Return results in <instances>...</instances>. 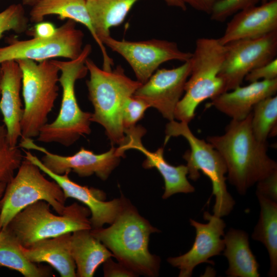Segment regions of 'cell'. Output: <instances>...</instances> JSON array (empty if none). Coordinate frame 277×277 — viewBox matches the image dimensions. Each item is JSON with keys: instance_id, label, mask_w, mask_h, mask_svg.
I'll return each mask as SVG.
<instances>
[{"instance_id": "6da1fadb", "label": "cell", "mask_w": 277, "mask_h": 277, "mask_svg": "<svg viewBox=\"0 0 277 277\" xmlns=\"http://www.w3.org/2000/svg\"><path fill=\"white\" fill-rule=\"evenodd\" d=\"M251 116V112L243 120H231L224 134L207 138L225 163L227 179L241 195L277 170L276 162L267 154V142L253 134Z\"/></svg>"}, {"instance_id": "7a4b0ae2", "label": "cell", "mask_w": 277, "mask_h": 277, "mask_svg": "<svg viewBox=\"0 0 277 277\" xmlns=\"http://www.w3.org/2000/svg\"><path fill=\"white\" fill-rule=\"evenodd\" d=\"M90 231L118 262L137 275L156 276L159 274L160 259L150 253L148 243L150 234L160 231L142 217L126 198L110 226Z\"/></svg>"}, {"instance_id": "3957f363", "label": "cell", "mask_w": 277, "mask_h": 277, "mask_svg": "<svg viewBox=\"0 0 277 277\" xmlns=\"http://www.w3.org/2000/svg\"><path fill=\"white\" fill-rule=\"evenodd\" d=\"M85 64L90 74L86 82L89 99L94 108L91 121L104 127L113 145H120L125 135L122 123L124 103L142 84L126 76L121 66L106 71L88 57Z\"/></svg>"}, {"instance_id": "277c9868", "label": "cell", "mask_w": 277, "mask_h": 277, "mask_svg": "<svg viewBox=\"0 0 277 277\" xmlns=\"http://www.w3.org/2000/svg\"><path fill=\"white\" fill-rule=\"evenodd\" d=\"M91 51V46L87 44L74 60H52L61 72L58 80L62 88L61 108L55 120L42 128L37 137L38 141L69 147L82 136L90 133L92 113L80 108L75 95V84L88 72L85 62Z\"/></svg>"}, {"instance_id": "5b68a950", "label": "cell", "mask_w": 277, "mask_h": 277, "mask_svg": "<svg viewBox=\"0 0 277 277\" xmlns=\"http://www.w3.org/2000/svg\"><path fill=\"white\" fill-rule=\"evenodd\" d=\"M225 52V45L218 38L201 37L196 40L190 58L191 72L185 85V94L175 109L174 118L189 124L201 103L225 92L219 73Z\"/></svg>"}, {"instance_id": "8992f818", "label": "cell", "mask_w": 277, "mask_h": 277, "mask_svg": "<svg viewBox=\"0 0 277 277\" xmlns=\"http://www.w3.org/2000/svg\"><path fill=\"white\" fill-rule=\"evenodd\" d=\"M22 72V96L24 103L21 138L37 137L48 123L58 96L60 69L52 60L37 62L16 61Z\"/></svg>"}, {"instance_id": "52a82bcc", "label": "cell", "mask_w": 277, "mask_h": 277, "mask_svg": "<svg viewBox=\"0 0 277 277\" xmlns=\"http://www.w3.org/2000/svg\"><path fill=\"white\" fill-rule=\"evenodd\" d=\"M50 206L45 201L36 202L16 214L5 227L25 248L41 240L91 229L87 207L74 203L57 215L50 211Z\"/></svg>"}, {"instance_id": "ba28073f", "label": "cell", "mask_w": 277, "mask_h": 277, "mask_svg": "<svg viewBox=\"0 0 277 277\" xmlns=\"http://www.w3.org/2000/svg\"><path fill=\"white\" fill-rule=\"evenodd\" d=\"M188 123L169 121L166 126V144L172 136H181L187 141L190 150L183 158L187 162L188 177L195 181L200 176L199 171L211 181L212 194L215 196L213 214L222 217L229 214L235 201L227 190L225 176L227 172L225 163L216 149L204 140L196 137L190 130Z\"/></svg>"}, {"instance_id": "9c48e42d", "label": "cell", "mask_w": 277, "mask_h": 277, "mask_svg": "<svg viewBox=\"0 0 277 277\" xmlns=\"http://www.w3.org/2000/svg\"><path fill=\"white\" fill-rule=\"evenodd\" d=\"M35 164L24 157L13 178L7 184L1 199L0 230L28 206L45 201L58 214L66 207L67 200L58 184L47 180Z\"/></svg>"}, {"instance_id": "30bf717a", "label": "cell", "mask_w": 277, "mask_h": 277, "mask_svg": "<svg viewBox=\"0 0 277 277\" xmlns=\"http://www.w3.org/2000/svg\"><path fill=\"white\" fill-rule=\"evenodd\" d=\"M75 22L68 19L57 28L51 37H34L27 40H9V44L0 47V64L5 61L28 59L35 62L64 57L77 58L83 50V32L76 28Z\"/></svg>"}, {"instance_id": "8fae6325", "label": "cell", "mask_w": 277, "mask_h": 277, "mask_svg": "<svg viewBox=\"0 0 277 277\" xmlns=\"http://www.w3.org/2000/svg\"><path fill=\"white\" fill-rule=\"evenodd\" d=\"M225 47L219 73L225 92L240 86L253 69L276 58L277 31L258 38L234 41Z\"/></svg>"}, {"instance_id": "7c38bea8", "label": "cell", "mask_w": 277, "mask_h": 277, "mask_svg": "<svg viewBox=\"0 0 277 277\" xmlns=\"http://www.w3.org/2000/svg\"><path fill=\"white\" fill-rule=\"evenodd\" d=\"M102 43L125 59L142 84L163 63L173 60L185 62L192 56V53L181 50L176 43L164 39L132 42L117 40L110 35Z\"/></svg>"}, {"instance_id": "4fadbf2b", "label": "cell", "mask_w": 277, "mask_h": 277, "mask_svg": "<svg viewBox=\"0 0 277 277\" xmlns=\"http://www.w3.org/2000/svg\"><path fill=\"white\" fill-rule=\"evenodd\" d=\"M18 146L23 149L34 150L44 155L41 161L49 170L57 174L73 171L79 176L87 177L95 174L105 181L118 165L122 157L117 148L113 146L103 153L95 154L93 151L81 148L70 156H63L51 152L35 144L31 138H21Z\"/></svg>"}, {"instance_id": "5bb4252c", "label": "cell", "mask_w": 277, "mask_h": 277, "mask_svg": "<svg viewBox=\"0 0 277 277\" xmlns=\"http://www.w3.org/2000/svg\"><path fill=\"white\" fill-rule=\"evenodd\" d=\"M24 158L35 164L42 171L56 182L62 189L66 199H74L84 204L90 210L91 229L103 227L105 224H112L120 212L125 197L105 201L106 194L102 190L82 186L69 177L70 172L57 174L47 169L41 160L29 150H24Z\"/></svg>"}, {"instance_id": "9a60e30c", "label": "cell", "mask_w": 277, "mask_h": 277, "mask_svg": "<svg viewBox=\"0 0 277 277\" xmlns=\"http://www.w3.org/2000/svg\"><path fill=\"white\" fill-rule=\"evenodd\" d=\"M191 69L190 59L174 68L158 69L133 95L155 108L169 121L173 120L175 109L182 97Z\"/></svg>"}, {"instance_id": "2e32d148", "label": "cell", "mask_w": 277, "mask_h": 277, "mask_svg": "<svg viewBox=\"0 0 277 277\" xmlns=\"http://www.w3.org/2000/svg\"><path fill=\"white\" fill-rule=\"evenodd\" d=\"M204 219L206 224L190 219L191 226L195 229L196 236L191 248L186 253L176 257L169 258L168 262L180 270L179 276H191L194 268L198 265L214 262L209 259L221 254L224 249L222 236L224 235L226 224L221 217L205 211Z\"/></svg>"}, {"instance_id": "e0dca14e", "label": "cell", "mask_w": 277, "mask_h": 277, "mask_svg": "<svg viewBox=\"0 0 277 277\" xmlns=\"http://www.w3.org/2000/svg\"><path fill=\"white\" fill-rule=\"evenodd\" d=\"M125 138L117 150L123 157L125 152L134 149L143 153L146 156L142 166L145 169L156 168L162 176L165 183V191L162 196L166 199L178 193L194 192V187L188 181V168L186 165L177 166L168 163L164 156V148L160 147L154 152L148 150L142 144L141 138L146 133L142 126H133L124 130Z\"/></svg>"}, {"instance_id": "ac0fdd59", "label": "cell", "mask_w": 277, "mask_h": 277, "mask_svg": "<svg viewBox=\"0 0 277 277\" xmlns=\"http://www.w3.org/2000/svg\"><path fill=\"white\" fill-rule=\"evenodd\" d=\"M277 31V0H270L234 14L219 39L223 45L258 38Z\"/></svg>"}, {"instance_id": "d6986e66", "label": "cell", "mask_w": 277, "mask_h": 277, "mask_svg": "<svg viewBox=\"0 0 277 277\" xmlns=\"http://www.w3.org/2000/svg\"><path fill=\"white\" fill-rule=\"evenodd\" d=\"M0 111L12 146H16L22 136L21 121L23 108L21 97L22 72L16 61L10 60L0 64Z\"/></svg>"}, {"instance_id": "ffe728a7", "label": "cell", "mask_w": 277, "mask_h": 277, "mask_svg": "<svg viewBox=\"0 0 277 277\" xmlns=\"http://www.w3.org/2000/svg\"><path fill=\"white\" fill-rule=\"evenodd\" d=\"M277 78L250 83L224 92L211 100L210 105L234 120L245 118L260 101L275 95Z\"/></svg>"}, {"instance_id": "44dd1931", "label": "cell", "mask_w": 277, "mask_h": 277, "mask_svg": "<svg viewBox=\"0 0 277 277\" xmlns=\"http://www.w3.org/2000/svg\"><path fill=\"white\" fill-rule=\"evenodd\" d=\"M49 15H57L61 19L67 18L84 25L100 48L103 59V69H112L113 60L95 34L87 8L86 0H43L32 7L30 20L37 23L43 21L44 17Z\"/></svg>"}, {"instance_id": "7402d4cb", "label": "cell", "mask_w": 277, "mask_h": 277, "mask_svg": "<svg viewBox=\"0 0 277 277\" xmlns=\"http://www.w3.org/2000/svg\"><path fill=\"white\" fill-rule=\"evenodd\" d=\"M71 234L39 240L29 247H24L23 252L33 263L48 264L61 277H75L76 266L70 249Z\"/></svg>"}, {"instance_id": "603a6c76", "label": "cell", "mask_w": 277, "mask_h": 277, "mask_svg": "<svg viewBox=\"0 0 277 277\" xmlns=\"http://www.w3.org/2000/svg\"><path fill=\"white\" fill-rule=\"evenodd\" d=\"M90 230H77L70 235V252L75 264L76 276H93L100 265L113 256Z\"/></svg>"}, {"instance_id": "cb8c5ba5", "label": "cell", "mask_w": 277, "mask_h": 277, "mask_svg": "<svg viewBox=\"0 0 277 277\" xmlns=\"http://www.w3.org/2000/svg\"><path fill=\"white\" fill-rule=\"evenodd\" d=\"M248 234L243 230L230 228L224 235L223 255L229 266L226 274L229 277H259V265L252 252Z\"/></svg>"}, {"instance_id": "d4e9b609", "label": "cell", "mask_w": 277, "mask_h": 277, "mask_svg": "<svg viewBox=\"0 0 277 277\" xmlns=\"http://www.w3.org/2000/svg\"><path fill=\"white\" fill-rule=\"evenodd\" d=\"M139 1L86 0L95 34L102 43L104 38L110 35V29L121 24L133 6Z\"/></svg>"}, {"instance_id": "484cf974", "label": "cell", "mask_w": 277, "mask_h": 277, "mask_svg": "<svg viewBox=\"0 0 277 277\" xmlns=\"http://www.w3.org/2000/svg\"><path fill=\"white\" fill-rule=\"evenodd\" d=\"M256 196L261 210L252 239L261 242L266 248L270 259L268 275L275 277L277 274V203L261 195Z\"/></svg>"}, {"instance_id": "4316f807", "label": "cell", "mask_w": 277, "mask_h": 277, "mask_svg": "<svg viewBox=\"0 0 277 277\" xmlns=\"http://www.w3.org/2000/svg\"><path fill=\"white\" fill-rule=\"evenodd\" d=\"M23 248L7 227L0 230V266L16 270L25 277L51 276L49 270L26 257Z\"/></svg>"}, {"instance_id": "83f0119b", "label": "cell", "mask_w": 277, "mask_h": 277, "mask_svg": "<svg viewBox=\"0 0 277 277\" xmlns=\"http://www.w3.org/2000/svg\"><path fill=\"white\" fill-rule=\"evenodd\" d=\"M251 129L255 138L267 142L276 134L277 96L267 97L258 102L252 110Z\"/></svg>"}, {"instance_id": "f1b7e54d", "label": "cell", "mask_w": 277, "mask_h": 277, "mask_svg": "<svg viewBox=\"0 0 277 277\" xmlns=\"http://www.w3.org/2000/svg\"><path fill=\"white\" fill-rule=\"evenodd\" d=\"M24 159L20 147L12 146L5 125L0 124V183L7 184Z\"/></svg>"}, {"instance_id": "f546056e", "label": "cell", "mask_w": 277, "mask_h": 277, "mask_svg": "<svg viewBox=\"0 0 277 277\" xmlns=\"http://www.w3.org/2000/svg\"><path fill=\"white\" fill-rule=\"evenodd\" d=\"M28 27V19L21 4H13L0 12V38L4 32L13 31L22 33Z\"/></svg>"}, {"instance_id": "4dcf8cb0", "label": "cell", "mask_w": 277, "mask_h": 277, "mask_svg": "<svg viewBox=\"0 0 277 277\" xmlns=\"http://www.w3.org/2000/svg\"><path fill=\"white\" fill-rule=\"evenodd\" d=\"M261 0H221L213 7L210 15L212 21L224 22L244 9L256 6Z\"/></svg>"}, {"instance_id": "1f68e13d", "label": "cell", "mask_w": 277, "mask_h": 277, "mask_svg": "<svg viewBox=\"0 0 277 277\" xmlns=\"http://www.w3.org/2000/svg\"><path fill=\"white\" fill-rule=\"evenodd\" d=\"M150 106L144 100L133 95L129 97L125 101L122 112V123L125 129L135 126L141 120L145 111Z\"/></svg>"}, {"instance_id": "d6a6232c", "label": "cell", "mask_w": 277, "mask_h": 277, "mask_svg": "<svg viewBox=\"0 0 277 277\" xmlns=\"http://www.w3.org/2000/svg\"><path fill=\"white\" fill-rule=\"evenodd\" d=\"M277 78V58L251 70L244 80L249 83Z\"/></svg>"}, {"instance_id": "836d02e7", "label": "cell", "mask_w": 277, "mask_h": 277, "mask_svg": "<svg viewBox=\"0 0 277 277\" xmlns=\"http://www.w3.org/2000/svg\"><path fill=\"white\" fill-rule=\"evenodd\" d=\"M256 194L277 202V170L256 183Z\"/></svg>"}, {"instance_id": "e575fe53", "label": "cell", "mask_w": 277, "mask_h": 277, "mask_svg": "<svg viewBox=\"0 0 277 277\" xmlns=\"http://www.w3.org/2000/svg\"><path fill=\"white\" fill-rule=\"evenodd\" d=\"M104 276L106 277H133L136 274L122 263H115L111 258L107 259L104 263Z\"/></svg>"}, {"instance_id": "d590c367", "label": "cell", "mask_w": 277, "mask_h": 277, "mask_svg": "<svg viewBox=\"0 0 277 277\" xmlns=\"http://www.w3.org/2000/svg\"><path fill=\"white\" fill-rule=\"evenodd\" d=\"M56 30L57 28L52 23L42 21L35 24L32 32L34 37L46 38L52 36Z\"/></svg>"}, {"instance_id": "8d00e7d4", "label": "cell", "mask_w": 277, "mask_h": 277, "mask_svg": "<svg viewBox=\"0 0 277 277\" xmlns=\"http://www.w3.org/2000/svg\"><path fill=\"white\" fill-rule=\"evenodd\" d=\"M187 5L200 12L211 13L214 6L221 0H183Z\"/></svg>"}, {"instance_id": "74e56055", "label": "cell", "mask_w": 277, "mask_h": 277, "mask_svg": "<svg viewBox=\"0 0 277 277\" xmlns=\"http://www.w3.org/2000/svg\"><path fill=\"white\" fill-rule=\"evenodd\" d=\"M168 6L176 7L183 11L187 9L186 4L183 0H165Z\"/></svg>"}, {"instance_id": "f35d334b", "label": "cell", "mask_w": 277, "mask_h": 277, "mask_svg": "<svg viewBox=\"0 0 277 277\" xmlns=\"http://www.w3.org/2000/svg\"><path fill=\"white\" fill-rule=\"evenodd\" d=\"M43 0H22L23 5H28L32 7Z\"/></svg>"}, {"instance_id": "ab89813d", "label": "cell", "mask_w": 277, "mask_h": 277, "mask_svg": "<svg viewBox=\"0 0 277 277\" xmlns=\"http://www.w3.org/2000/svg\"><path fill=\"white\" fill-rule=\"evenodd\" d=\"M7 184L5 183H0V212L1 210V199L5 192Z\"/></svg>"}, {"instance_id": "60d3db41", "label": "cell", "mask_w": 277, "mask_h": 277, "mask_svg": "<svg viewBox=\"0 0 277 277\" xmlns=\"http://www.w3.org/2000/svg\"><path fill=\"white\" fill-rule=\"evenodd\" d=\"M1 77H2V71L0 67V96H1Z\"/></svg>"}, {"instance_id": "b9f144b4", "label": "cell", "mask_w": 277, "mask_h": 277, "mask_svg": "<svg viewBox=\"0 0 277 277\" xmlns=\"http://www.w3.org/2000/svg\"><path fill=\"white\" fill-rule=\"evenodd\" d=\"M269 1H270V0H261V2H262V3H266V2H268Z\"/></svg>"}]
</instances>
